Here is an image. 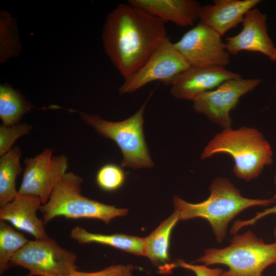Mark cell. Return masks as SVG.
Wrapping results in <instances>:
<instances>
[{
  "instance_id": "6da1fadb",
  "label": "cell",
  "mask_w": 276,
  "mask_h": 276,
  "mask_svg": "<svg viewBox=\"0 0 276 276\" xmlns=\"http://www.w3.org/2000/svg\"><path fill=\"white\" fill-rule=\"evenodd\" d=\"M167 37L165 21L129 3L119 5L108 14L103 32L105 52L124 80Z\"/></svg>"
},
{
  "instance_id": "7a4b0ae2",
  "label": "cell",
  "mask_w": 276,
  "mask_h": 276,
  "mask_svg": "<svg viewBox=\"0 0 276 276\" xmlns=\"http://www.w3.org/2000/svg\"><path fill=\"white\" fill-rule=\"evenodd\" d=\"M210 191L209 197L200 203H189L175 196L173 203L180 220L201 218L208 221L219 243L225 238L228 224L239 213L252 206H267L276 202L272 197H244L240 191L226 178L214 179Z\"/></svg>"
},
{
  "instance_id": "3957f363",
  "label": "cell",
  "mask_w": 276,
  "mask_h": 276,
  "mask_svg": "<svg viewBox=\"0 0 276 276\" xmlns=\"http://www.w3.org/2000/svg\"><path fill=\"white\" fill-rule=\"evenodd\" d=\"M219 153H226L233 158L234 173L245 181L257 178L264 168L273 162L271 146L262 133L247 127L224 129L216 134L204 148L201 158Z\"/></svg>"
},
{
  "instance_id": "277c9868",
  "label": "cell",
  "mask_w": 276,
  "mask_h": 276,
  "mask_svg": "<svg viewBox=\"0 0 276 276\" xmlns=\"http://www.w3.org/2000/svg\"><path fill=\"white\" fill-rule=\"evenodd\" d=\"M205 266L221 264L228 270L221 276H264L263 271L276 264V241L266 243L251 231L236 234L229 245L206 249L196 260Z\"/></svg>"
},
{
  "instance_id": "5b68a950",
  "label": "cell",
  "mask_w": 276,
  "mask_h": 276,
  "mask_svg": "<svg viewBox=\"0 0 276 276\" xmlns=\"http://www.w3.org/2000/svg\"><path fill=\"white\" fill-rule=\"evenodd\" d=\"M82 180L73 172L63 175L48 201L40 207L44 225L57 217L97 219L109 224L112 219L127 214L126 209L117 208L83 196L81 188Z\"/></svg>"
},
{
  "instance_id": "8992f818",
  "label": "cell",
  "mask_w": 276,
  "mask_h": 276,
  "mask_svg": "<svg viewBox=\"0 0 276 276\" xmlns=\"http://www.w3.org/2000/svg\"><path fill=\"white\" fill-rule=\"evenodd\" d=\"M148 100L133 115L122 121L110 122L98 115L80 113L83 120L98 133L117 144L123 154L122 167L137 169L154 165L143 132V114Z\"/></svg>"
},
{
  "instance_id": "52a82bcc",
  "label": "cell",
  "mask_w": 276,
  "mask_h": 276,
  "mask_svg": "<svg viewBox=\"0 0 276 276\" xmlns=\"http://www.w3.org/2000/svg\"><path fill=\"white\" fill-rule=\"evenodd\" d=\"M77 257L51 238L28 241L10 263L28 269L26 276H68L77 270Z\"/></svg>"
},
{
  "instance_id": "ba28073f",
  "label": "cell",
  "mask_w": 276,
  "mask_h": 276,
  "mask_svg": "<svg viewBox=\"0 0 276 276\" xmlns=\"http://www.w3.org/2000/svg\"><path fill=\"white\" fill-rule=\"evenodd\" d=\"M191 66L174 43L167 37L143 65L120 87L121 94L132 93L153 81L169 84Z\"/></svg>"
},
{
  "instance_id": "9c48e42d",
  "label": "cell",
  "mask_w": 276,
  "mask_h": 276,
  "mask_svg": "<svg viewBox=\"0 0 276 276\" xmlns=\"http://www.w3.org/2000/svg\"><path fill=\"white\" fill-rule=\"evenodd\" d=\"M259 79H232L216 88L205 92L193 101V108L224 129L231 128L230 112L240 98L252 90L261 82Z\"/></svg>"
},
{
  "instance_id": "30bf717a",
  "label": "cell",
  "mask_w": 276,
  "mask_h": 276,
  "mask_svg": "<svg viewBox=\"0 0 276 276\" xmlns=\"http://www.w3.org/2000/svg\"><path fill=\"white\" fill-rule=\"evenodd\" d=\"M52 152V149L47 148L36 156L25 159L18 194L37 196L42 204L48 201L68 167L65 155L54 156Z\"/></svg>"
},
{
  "instance_id": "8fae6325",
  "label": "cell",
  "mask_w": 276,
  "mask_h": 276,
  "mask_svg": "<svg viewBox=\"0 0 276 276\" xmlns=\"http://www.w3.org/2000/svg\"><path fill=\"white\" fill-rule=\"evenodd\" d=\"M174 43L191 66L225 67L229 63V53L221 36L200 22Z\"/></svg>"
},
{
  "instance_id": "7c38bea8",
  "label": "cell",
  "mask_w": 276,
  "mask_h": 276,
  "mask_svg": "<svg viewBox=\"0 0 276 276\" xmlns=\"http://www.w3.org/2000/svg\"><path fill=\"white\" fill-rule=\"evenodd\" d=\"M242 30L225 39V47L231 54L242 51L259 52L273 62L276 61V47L267 30V16L254 8L245 14Z\"/></svg>"
},
{
  "instance_id": "4fadbf2b",
  "label": "cell",
  "mask_w": 276,
  "mask_h": 276,
  "mask_svg": "<svg viewBox=\"0 0 276 276\" xmlns=\"http://www.w3.org/2000/svg\"><path fill=\"white\" fill-rule=\"evenodd\" d=\"M241 77L225 67L190 66L171 81L170 93L175 98L194 101L224 82Z\"/></svg>"
},
{
  "instance_id": "5bb4252c",
  "label": "cell",
  "mask_w": 276,
  "mask_h": 276,
  "mask_svg": "<svg viewBox=\"0 0 276 276\" xmlns=\"http://www.w3.org/2000/svg\"><path fill=\"white\" fill-rule=\"evenodd\" d=\"M35 196L18 194L9 203L0 208V220L7 221L16 228L27 233L35 239L49 238L42 219L37 216L42 205Z\"/></svg>"
},
{
  "instance_id": "9a60e30c",
  "label": "cell",
  "mask_w": 276,
  "mask_h": 276,
  "mask_svg": "<svg viewBox=\"0 0 276 276\" xmlns=\"http://www.w3.org/2000/svg\"><path fill=\"white\" fill-rule=\"evenodd\" d=\"M260 0H215L213 5L201 6L198 19L221 37L242 22L247 12Z\"/></svg>"
},
{
  "instance_id": "2e32d148",
  "label": "cell",
  "mask_w": 276,
  "mask_h": 276,
  "mask_svg": "<svg viewBox=\"0 0 276 276\" xmlns=\"http://www.w3.org/2000/svg\"><path fill=\"white\" fill-rule=\"evenodd\" d=\"M128 3L163 20L182 27L198 19L201 5L194 0H129Z\"/></svg>"
},
{
  "instance_id": "e0dca14e",
  "label": "cell",
  "mask_w": 276,
  "mask_h": 276,
  "mask_svg": "<svg viewBox=\"0 0 276 276\" xmlns=\"http://www.w3.org/2000/svg\"><path fill=\"white\" fill-rule=\"evenodd\" d=\"M70 237L80 243H96L136 255H145V238L122 234L106 235L93 233L79 226L72 229Z\"/></svg>"
},
{
  "instance_id": "ac0fdd59",
  "label": "cell",
  "mask_w": 276,
  "mask_h": 276,
  "mask_svg": "<svg viewBox=\"0 0 276 276\" xmlns=\"http://www.w3.org/2000/svg\"><path fill=\"white\" fill-rule=\"evenodd\" d=\"M174 212L148 237L145 238V255L153 263H163L169 260V247L172 231L179 221Z\"/></svg>"
},
{
  "instance_id": "d6986e66",
  "label": "cell",
  "mask_w": 276,
  "mask_h": 276,
  "mask_svg": "<svg viewBox=\"0 0 276 276\" xmlns=\"http://www.w3.org/2000/svg\"><path fill=\"white\" fill-rule=\"evenodd\" d=\"M21 151L15 147L0 158V208L11 202L18 194L16 179L22 172Z\"/></svg>"
},
{
  "instance_id": "ffe728a7",
  "label": "cell",
  "mask_w": 276,
  "mask_h": 276,
  "mask_svg": "<svg viewBox=\"0 0 276 276\" xmlns=\"http://www.w3.org/2000/svg\"><path fill=\"white\" fill-rule=\"evenodd\" d=\"M31 108L32 105L19 92L9 85H1L0 118L3 125L18 123L22 116Z\"/></svg>"
},
{
  "instance_id": "44dd1931",
  "label": "cell",
  "mask_w": 276,
  "mask_h": 276,
  "mask_svg": "<svg viewBox=\"0 0 276 276\" xmlns=\"http://www.w3.org/2000/svg\"><path fill=\"white\" fill-rule=\"evenodd\" d=\"M28 241L22 233L15 231L6 221L0 220L1 274L8 269L13 256Z\"/></svg>"
},
{
  "instance_id": "7402d4cb",
  "label": "cell",
  "mask_w": 276,
  "mask_h": 276,
  "mask_svg": "<svg viewBox=\"0 0 276 276\" xmlns=\"http://www.w3.org/2000/svg\"><path fill=\"white\" fill-rule=\"evenodd\" d=\"M121 167L114 164H107L101 167L96 177L98 186L108 192L120 189L126 179V174Z\"/></svg>"
},
{
  "instance_id": "603a6c76",
  "label": "cell",
  "mask_w": 276,
  "mask_h": 276,
  "mask_svg": "<svg viewBox=\"0 0 276 276\" xmlns=\"http://www.w3.org/2000/svg\"><path fill=\"white\" fill-rule=\"evenodd\" d=\"M31 126L19 124L0 127V155L2 156L11 149L15 142L20 137L28 133Z\"/></svg>"
},
{
  "instance_id": "cb8c5ba5",
  "label": "cell",
  "mask_w": 276,
  "mask_h": 276,
  "mask_svg": "<svg viewBox=\"0 0 276 276\" xmlns=\"http://www.w3.org/2000/svg\"><path fill=\"white\" fill-rule=\"evenodd\" d=\"M133 269V267L130 265H113L92 272H82L77 270L70 276H131Z\"/></svg>"
},
{
  "instance_id": "d4e9b609",
  "label": "cell",
  "mask_w": 276,
  "mask_h": 276,
  "mask_svg": "<svg viewBox=\"0 0 276 276\" xmlns=\"http://www.w3.org/2000/svg\"><path fill=\"white\" fill-rule=\"evenodd\" d=\"M272 198L276 202V194L273 195ZM272 214H276V202L273 206L266 209L262 212L257 213L254 217L248 220H237L232 226L230 232L232 234H235L242 228L247 226L254 225L261 219ZM273 235L276 240V226L273 231Z\"/></svg>"
},
{
  "instance_id": "484cf974",
  "label": "cell",
  "mask_w": 276,
  "mask_h": 276,
  "mask_svg": "<svg viewBox=\"0 0 276 276\" xmlns=\"http://www.w3.org/2000/svg\"><path fill=\"white\" fill-rule=\"evenodd\" d=\"M186 269L193 271L196 276H221L222 269L220 268H211L205 265H195L188 263Z\"/></svg>"
},
{
  "instance_id": "4316f807",
  "label": "cell",
  "mask_w": 276,
  "mask_h": 276,
  "mask_svg": "<svg viewBox=\"0 0 276 276\" xmlns=\"http://www.w3.org/2000/svg\"><path fill=\"white\" fill-rule=\"evenodd\" d=\"M274 182L275 185L276 186V175H275V177H274Z\"/></svg>"
},
{
  "instance_id": "83f0119b",
  "label": "cell",
  "mask_w": 276,
  "mask_h": 276,
  "mask_svg": "<svg viewBox=\"0 0 276 276\" xmlns=\"http://www.w3.org/2000/svg\"><path fill=\"white\" fill-rule=\"evenodd\" d=\"M44 276H57V275H45ZM70 276V275H68Z\"/></svg>"
}]
</instances>
